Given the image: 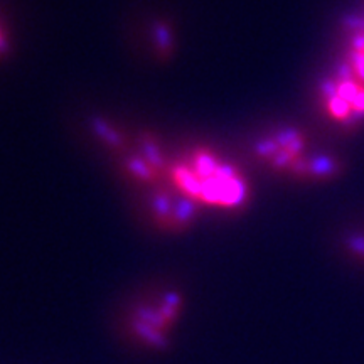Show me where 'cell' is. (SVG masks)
<instances>
[{
    "label": "cell",
    "mask_w": 364,
    "mask_h": 364,
    "mask_svg": "<svg viewBox=\"0 0 364 364\" xmlns=\"http://www.w3.org/2000/svg\"><path fill=\"white\" fill-rule=\"evenodd\" d=\"M341 172V164L336 159L321 156L311 159V171L309 177H316V179H326V177H336Z\"/></svg>",
    "instance_id": "cell-3"
},
{
    "label": "cell",
    "mask_w": 364,
    "mask_h": 364,
    "mask_svg": "<svg viewBox=\"0 0 364 364\" xmlns=\"http://www.w3.org/2000/svg\"><path fill=\"white\" fill-rule=\"evenodd\" d=\"M176 188L189 203L233 209L247 199V184L230 164L208 152H196L172 171Z\"/></svg>",
    "instance_id": "cell-1"
},
{
    "label": "cell",
    "mask_w": 364,
    "mask_h": 364,
    "mask_svg": "<svg viewBox=\"0 0 364 364\" xmlns=\"http://www.w3.org/2000/svg\"><path fill=\"white\" fill-rule=\"evenodd\" d=\"M7 51V41L2 38V34H0V53Z\"/></svg>",
    "instance_id": "cell-10"
},
{
    "label": "cell",
    "mask_w": 364,
    "mask_h": 364,
    "mask_svg": "<svg viewBox=\"0 0 364 364\" xmlns=\"http://www.w3.org/2000/svg\"><path fill=\"white\" fill-rule=\"evenodd\" d=\"M324 107H326L327 115H329L331 118H334V120L339 122V124H344V122L349 118V115L353 113L351 105H349L348 102H344V100L339 97L327 100V102H324Z\"/></svg>",
    "instance_id": "cell-4"
},
{
    "label": "cell",
    "mask_w": 364,
    "mask_h": 364,
    "mask_svg": "<svg viewBox=\"0 0 364 364\" xmlns=\"http://www.w3.org/2000/svg\"><path fill=\"white\" fill-rule=\"evenodd\" d=\"M349 46H351L353 51L363 53L364 51V33L353 34L351 38H349Z\"/></svg>",
    "instance_id": "cell-8"
},
{
    "label": "cell",
    "mask_w": 364,
    "mask_h": 364,
    "mask_svg": "<svg viewBox=\"0 0 364 364\" xmlns=\"http://www.w3.org/2000/svg\"><path fill=\"white\" fill-rule=\"evenodd\" d=\"M361 54H363V56H364V51H363V53H361Z\"/></svg>",
    "instance_id": "cell-11"
},
{
    "label": "cell",
    "mask_w": 364,
    "mask_h": 364,
    "mask_svg": "<svg viewBox=\"0 0 364 364\" xmlns=\"http://www.w3.org/2000/svg\"><path fill=\"white\" fill-rule=\"evenodd\" d=\"M353 112L363 113V115H364V86L361 90H359L356 100L353 102Z\"/></svg>",
    "instance_id": "cell-9"
},
{
    "label": "cell",
    "mask_w": 364,
    "mask_h": 364,
    "mask_svg": "<svg viewBox=\"0 0 364 364\" xmlns=\"http://www.w3.org/2000/svg\"><path fill=\"white\" fill-rule=\"evenodd\" d=\"M179 299L171 294L162 299V302L154 306H144L136 316L135 324H132V334L145 348H161L174 326Z\"/></svg>",
    "instance_id": "cell-2"
},
{
    "label": "cell",
    "mask_w": 364,
    "mask_h": 364,
    "mask_svg": "<svg viewBox=\"0 0 364 364\" xmlns=\"http://www.w3.org/2000/svg\"><path fill=\"white\" fill-rule=\"evenodd\" d=\"M346 61L351 65L354 73H356L359 83L364 85V56H363V54L358 53V51H353V49H349L348 59H346Z\"/></svg>",
    "instance_id": "cell-5"
},
{
    "label": "cell",
    "mask_w": 364,
    "mask_h": 364,
    "mask_svg": "<svg viewBox=\"0 0 364 364\" xmlns=\"http://www.w3.org/2000/svg\"><path fill=\"white\" fill-rule=\"evenodd\" d=\"M346 247L354 257L363 258L364 260V235H351L346 240Z\"/></svg>",
    "instance_id": "cell-7"
},
{
    "label": "cell",
    "mask_w": 364,
    "mask_h": 364,
    "mask_svg": "<svg viewBox=\"0 0 364 364\" xmlns=\"http://www.w3.org/2000/svg\"><path fill=\"white\" fill-rule=\"evenodd\" d=\"M341 27L353 34L364 33V17L363 16H346L341 21Z\"/></svg>",
    "instance_id": "cell-6"
}]
</instances>
